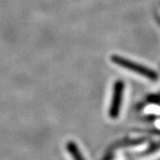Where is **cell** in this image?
Listing matches in <instances>:
<instances>
[{"label": "cell", "mask_w": 160, "mask_h": 160, "mask_svg": "<svg viewBox=\"0 0 160 160\" xmlns=\"http://www.w3.org/2000/svg\"><path fill=\"white\" fill-rule=\"evenodd\" d=\"M111 60H112L113 62H115L120 67H123L124 69L132 70V72H135V73L141 75V76H143V77H145V78H147L149 79L156 80L158 78V74L156 72H154L152 69H148V68L142 66V65H140L138 63L133 62L132 61L126 60L125 58L117 56V55H113Z\"/></svg>", "instance_id": "cell-1"}, {"label": "cell", "mask_w": 160, "mask_h": 160, "mask_svg": "<svg viewBox=\"0 0 160 160\" xmlns=\"http://www.w3.org/2000/svg\"><path fill=\"white\" fill-rule=\"evenodd\" d=\"M123 92H124V83L122 81H118L115 83L114 89H113V95L112 100L110 103L109 114L110 118H117L119 115L120 106L122 103V98H123Z\"/></svg>", "instance_id": "cell-2"}, {"label": "cell", "mask_w": 160, "mask_h": 160, "mask_svg": "<svg viewBox=\"0 0 160 160\" xmlns=\"http://www.w3.org/2000/svg\"><path fill=\"white\" fill-rule=\"evenodd\" d=\"M138 160H160V146L154 150H151L141 157Z\"/></svg>", "instance_id": "cell-3"}, {"label": "cell", "mask_w": 160, "mask_h": 160, "mask_svg": "<svg viewBox=\"0 0 160 160\" xmlns=\"http://www.w3.org/2000/svg\"><path fill=\"white\" fill-rule=\"evenodd\" d=\"M109 160H129V155L126 154L120 149H117L115 152H113V156Z\"/></svg>", "instance_id": "cell-4"}]
</instances>
